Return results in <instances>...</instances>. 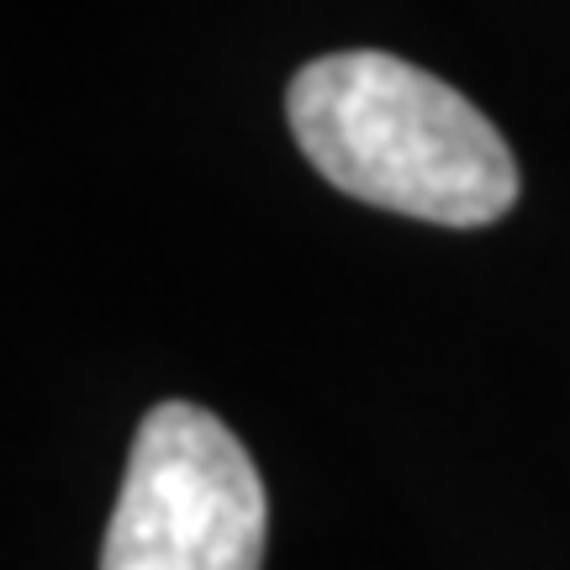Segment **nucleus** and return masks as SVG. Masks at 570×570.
<instances>
[{
	"label": "nucleus",
	"instance_id": "f257e3e1",
	"mask_svg": "<svg viewBox=\"0 0 570 570\" xmlns=\"http://www.w3.org/2000/svg\"><path fill=\"white\" fill-rule=\"evenodd\" d=\"M285 117L317 175L370 206L481 227L518 202V164L487 111L396 53L306 63L285 90Z\"/></svg>",
	"mask_w": 570,
	"mask_h": 570
},
{
	"label": "nucleus",
	"instance_id": "f03ea898",
	"mask_svg": "<svg viewBox=\"0 0 570 570\" xmlns=\"http://www.w3.org/2000/svg\"><path fill=\"white\" fill-rule=\"evenodd\" d=\"M265 481L206 407L164 402L138 423L101 570H259Z\"/></svg>",
	"mask_w": 570,
	"mask_h": 570
}]
</instances>
